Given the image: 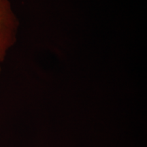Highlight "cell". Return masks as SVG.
Here are the masks:
<instances>
[{"label": "cell", "mask_w": 147, "mask_h": 147, "mask_svg": "<svg viewBox=\"0 0 147 147\" xmlns=\"http://www.w3.org/2000/svg\"><path fill=\"white\" fill-rule=\"evenodd\" d=\"M19 23L8 0H0V63L15 44Z\"/></svg>", "instance_id": "obj_1"}, {"label": "cell", "mask_w": 147, "mask_h": 147, "mask_svg": "<svg viewBox=\"0 0 147 147\" xmlns=\"http://www.w3.org/2000/svg\"><path fill=\"white\" fill-rule=\"evenodd\" d=\"M0 72H1V67H0Z\"/></svg>", "instance_id": "obj_2"}]
</instances>
